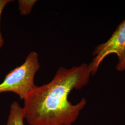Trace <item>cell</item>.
I'll return each mask as SVG.
<instances>
[{
	"mask_svg": "<svg viewBox=\"0 0 125 125\" xmlns=\"http://www.w3.org/2000/svg\"><path fill=\"white\" fill-rule=\"evenodd\" d=\"M12 1H13V0H0V20L1 15L2 14V12L4 9L5 7L8 3H9ZM3 44H4V40L2 35V34L0 31V49L3 46Z\"/></svg>",
	"mask_w": 125,
	"mask_h": 125,
	"instance_id": "5b68a950",
	"label": "cell"
},
{
	"mask_svg": "<svg viewBox=\"0 0 125 125\" xmlns=\"http://www.w3.org/2000/svg\"><path fill=\"white\" fill-rule=\"evenodd\" d=\"M86 63L68 69L60 67L47 84L31 90L24 100L25 119L30 125H72L85 107L84 98L73 104L68 95L87 85L91 76Z\"/></svg>",
	"mask_w": 125,
	"mask_h": 125,
	"instance_id": "6da1fadb",
	"label": "cell"
},
{
	"mask_svg": "<svg viewBox=\"0 0 125 125\" xmlns=\"http://www.w3.org/2000/svg\"><path fill=\"white\" fill-rule=\"evenodd\" d=\"M111 54H115L119 62L125 58V20L119 25L106 42L95 47L92 54L94 58L88 64L91 75L96 74L101 63Z\"/></svg>",
	"mask_w": 125,
	"mask_h": 125,
	"instance_id": "3957f363",
	"label": "cell"
},
{
	"mask_svg": "<svg viewBox=\"0 0 125 125\" xmlns=\"http://www.w3.org/2000/svg\"></svg>",
	"mask_w": 125,
	"mask_h": 125,
	"instance_id": "52a82bcc",
	"label": "cell"
},
{
	"mask_svg": "<svg viewBox=\"0 0 125 125\" xmlns=\"http://www.w3.org/2000/svg\"><path fill=\"white\" fill-rule=\"evenodd\" d=\"M40 68L39 54L35 52H31L23 64L5 76L0 83V94L11 92L17 94L21 100H24L37 86L34 79Z\"/></svg>",
	"mask_w": 125,
	"mask_h": 125,
	"instance_id": "7a4b0ae2",
	"label": "cell"
},
{
	"mask_svg": "<svg viewBox=\"0 0 125 125\" xmlns=\"http://www.w3.org/2000/svg\"><path fill=\"white\" fill-rule=\"evenodd\" d=\"M24 113L22 107L17 102H13L10 108L9 115L6 125H24Z\"/></svg>",
	"mask_w": 125,
	"mask_h": 125,
	"instance_id": "277c9868",
	"label": "cell"
},
{
	"mask_svg": "<svg viewBox=\"0 0 125 125\" xmlns=\"http://www.w3.org/2000/svg\"><path fill=\"white\" fill-rule=\"evenodd\" d=\"M116 68L117 71L119 72H123L125 71V58L122 61L118 62Z\"/></svg>",
	"mask_w": 125,
	"mask_h": 125,
	"instance_id": "8992f818",
	"label": "cell"
}]
</instances>
